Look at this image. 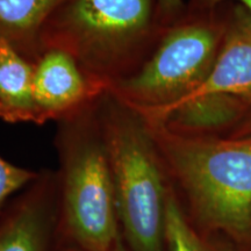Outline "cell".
<instances>
[{
	"instance_id": "cell-1",
	"label": "cell",
	"mask_w": 251,
	"mask_h": 251,
	"mask_svg": "<svg viewBox=\"0 0 251 251\" xmlns=\"http://www.w3.org/2000/svg\"><path fill=\"white\" fill-rule=\"evenodd\" d=\"M147 125L191 222L251 251V135L199 136Z\"/></svg>"
},
{
	"instance_id": "cell-2",
	"label": "cell",
	"mask_w": 251,
	"mask_h": 251,
	"mask_svg": "<svg viewBox=\"0 0 251 251\" xmlns=\"http://www.w3.org/2000/svg\"><path fill=\"white\" fill-rule=\"evenodd\" d=\"M163 29L157 0H64L41 33V54L67 52L109 89L142 64Z\"/></svg>"
},
{
	"instance_id": "cell-3",
	"label": "cell",
	"mask_w": 251,
	"mask_h": 251,
	"mask_svg": "<svg viewBox=\"0 0 251 251\" xmlns=\"http://www.w3.org/2000/svg\"><path fill=\"white\" fill-rule=\"evenodd\" d=\"M98 100L56 122L54 140L63 237L84 251H108L122 240Z\"/></svg>"
},
{
	"instance_id": "cell-4",
	"label": "cell",
	"mask_w": 251,
	"mask_h": 251,
	"mask_svg": "<svg viewBox=\"0 0 251 251\" xmlns=\"http://www.w3.org/2000/svg\"><path fill=\"white\" fill-rule=\"evenodd\" d=\"M121 236L130 251H163L171 181L140 113L108 90L98 100Z\"/></svg>"
},
{
	"instance_id": "cell-5",
	"label": "cell",
	"mask_w": 251,
	"mask_h": 251,
	"mask_svg": "<svg viewBox=\"0 0 251 251\" xmlns=\"http://www.w3.org/2000/svg\"><path fill=\"white\" fill-rule=\"evenodd\" d=\"M228 17L229 2L212 8L186 6L164 27L142 64L108 92L144 118L190 98L214 67Z\"/></svg>"
},
{
	"instance_id": "cell-6",
	"label": "cell",
	"mask_w": 251,
	"mask_h": 251,
	"mask_svg": "<svg viewBox=\"0 0 251 251\" xmlns=\"http://www.w3.org/2000/svg\"><path fill=\"white\" fill-rule=\"evenodd\" d=\"M56 170L43 169L0 214V251H67Z\"/></svg>"
},
{
	"instance_id": "cell-7",
	"label": "cell",
	"mask_w": 251,
	"mask_h": 251,
	"mask_svg": "<svg viewBox=\"0 0 251 251\" xmlns=\"http://www.w3.org/2000/svg\"><path fill=\"white\" fill-rule=\"evenodd\" d=\"M107 90L61 50H43L34 62V98L41 125L70 117L96 102Z\"/></svg>"
},
{
	"instance_id": "cell-8",
	"label": "cell",
	"mask_w": 251,
	"mask_h": 251,
	"mask_svg": "<svg viewBox=\"0 0 251 251\" xmlns=\"http://www.w3.org/2000/svg\"><path fill=\"white\" fill-rule=\"evenodd\" d=\"M207 93L233 96L251 108V15L235 2H229L227 28L214 67L190 98Z\"/></svg>"
},
{
	"instance_id": "cell-9",
	"label": "cell",
	"mask_w": 251,
	"mask_h": 251,
	"mask_svg": "<svg viewBox=\"0 0 251 251\" xmlns=\"http://www.w3.org/2000/svg\"><path fill=\"white\" fill-rule=\"evenodd\" d=\"M250 106L221 93H207L184 100L174 107L144 118L172 131L199 136L228 135L246 117Z\"/></svg>"
},
{
	"instance_id": "cell-10",
	"label": "cell",
	"mask_w": 251,
	"mask_h": 251,
	"mask_svg": "<svg viewBox=\"0 0 251 251\" xmlns=\"http://www.w3.org/2000/svg\"><path fill=\"white\" fill-rule=\"evenodd\" d=\"M0 120L41 125L34 98V63L0 40Z\"/></svg>"
},
{
	"instance_id": "cell-11",
	"label": "cell",
	"mask_w": 251,
	"mask_h": 251,
	"mask_svg": "<svg viewBox=\"0 0 251 251\" xmlns=\"http://www.w3.org/2000/svg\"><path fill=\"white\" fill-rule=\"evenodd\" d=\"M64 0H0V40L31 62L41 55V33Z\"/></svg>"
},
{
	"instance_id": "cell-12",
	"label": "cell",
	"mask_w": 251,
	"mask_h": 251,
	"mask_svg": "<svg viewBox=\"0 0 251 251\" xmlns=\"http://www.w3.org/2000/svg\"><path fill=\"white\" fill-rule=\"evenodd\" d=\"M163 251H233L229 241L197 228L185 213L174 186L166 202Z\"/></svg>"
},
{
	"instance_id": "cell-13",
	"label": "cell",
	"mask_w": 251,
	"mask_h": 251,
	"mask_svg": "<svg viewBox=\"0 0 251 251\" xmlns=\"http://www.w3.org/2000/svg\"><path fill=\"white\" fill-rule=\"evenodd\" d=\"M37 176L39 171L15 165L0 156V214L11 200L36 179Z\"/></svg>"
},
{
	"instance_id": "cell-14",
	"label": "cell",
	"mask_w": 251,
	"mask_h": 251,
	"mask_svg": "<svg viewBox=\"0 0 251 251\" xmlns=\"http://www.w3.org/2000/svg\"><path fill=\"white\" fill-rule=\"evenodd\" d=\"M187 0H157L159 20L164 27L170 25L183 13Z\"/></svg>"
},
{
	"instance_id": "cell-15",
	"label": "cell",
	"mask_w": 251,
	"mask_h": 251,
	"mask_svg": "<svg viewBox=\"0 0 251 251\" xmlns=\"http://www.w3.org/2000/svg\"><path fill=\"white\" fill-rule=\"evenodd\" d=\"M227 2H235L243 6L251 15V0H187L186 6L193 8H212Z\"/></svg>"
},
{
	"instance_id": "cell-16",
	"label": "cell",
	"mask_w": 251,
	"mask_h": 251,
	"mask_svg": "<svg viewBox=\"0 0 251 251\" xmlns=\"http://www.w3.org/2000/svg\"><path fill=\"white\" fill-rule=\"evenodd\" d=\"M251 135V108L248 111L246 117L238 124L227 136H247Z\"/></svg>"
},
{
	"instance_id": "cell-17",
	"label": "cell",
	"mask_w": 251,
	"mask_h": 251,
	"mask_svg": "<svg viewBox=\"0 0 251 251\" xmlns=\"http://www.w3.org/2000/svg\"><path fill=\"white\" fill-rule=\"evenodd\" d=\"M67 251H84V250L76 249V248L67 247ZM108 251H130V249L127 246H126V243L124 242V240H121L120 242L117 244V246H115L114 248H112V249L108 250Z\"/></svg>"
}]
</instances>
